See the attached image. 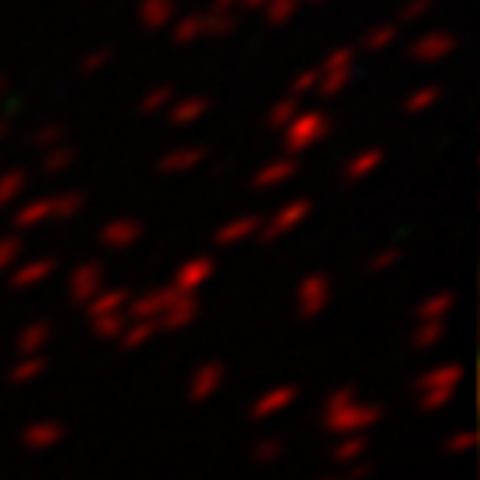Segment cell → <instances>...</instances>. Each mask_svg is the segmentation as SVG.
Masks as SVG:
<instances>
[{
  "mask_svg": "<svg viewBox=\"0 0 480 480\" xmlns=\"http://www.w3.org/2000/svg\"><path fill=\"white\" fill-rule=\"evenodd\" d=\"M4 96H7V75H0V103H4Z\"/></svg>",
  "mask_w": 480,
  "mask_h": 480,
  "instance_id": "obj_52",
  "label": "cell"
},
{
  "mask_svg": "<svg viewBox=\"0 0 480 480\" xmlns=\"http://www.w3.org/2000/svg\"><path fill=\"white\" fill-rule=\"evenodd\" d=\"M295 171H299V164H295V157H274L267 160L263 167H256L253 175V189L256 192H271V189H282V186H288L292 178H295Z\"/></svg>",
  "mask_w": 480,
  "mask_h": 480,
  "instance_id": "obj_16",
  "label": "cell"
},
{
  "mask_svg": "<svg viewBox=\"0 0 480 480\" xmlns=\"http://www.w3.org/2000/svg\"><path fill=\"white\" fill-rule=\"evenodd\" d=\"M239 0H214V7H224V11H235Z\"/></svg>",
  "mask_w": 480,
  "mask_h": 480,
  "instance_id": "obj_51",
  "label": "cell"
},
{
  "mask_svg": "<svg viewBox=\"0 0 480 480\" xmlns=\"http://www.w3.org/2000/svg\"><path fill=\"white\" fill-rule=\"evenodd\" d=\"M43 374H47V356H22V359L11 367L7 381L15 384V388H22V384H32L36 378H43Z\"/></svg>",
  "mask_w": 480,
  "mask_h": 480,
  "instance_id": "obj_32",
  "label": "cell"
},
{
  "mask_svg": "<svg viewBox=\"0 0 480 480\" xmlns=\"http://www.w3.org/2000/svg\"><path fill=\"white\" fill-rule=\"evenodd\" d=\"M378 420H381V406L359 402L356 388H338L324 402V427L331 434H342V438L346 434H367Z\"/></svg>",
  "mask_w": 480,
  "mask_h": 480,
  "instance_id": "obj_1",
  "label": "cell"
},
{
  "mask_svg": "<svg viewBox=\"0 0 480 480\" xmlns=\"http://www.w3.org/2000/svg\"><path fill=\"white\" fill-rule=\"evenodd\" d=\"M463 374H466L463 363H438V367L423 370V374L416 378V391H420L416 406H420L423 413H438V410H445L448 402L455 399V391H459Z\"/></svg>",
  "mask_w": 480,
  "mask_h": 480,
  "instance_id": "obj_3",
  "label": "cell"
},
{
  "mask_svg": "<svg viewBox=\"0 0 480 480\" xmlns=\"http://www.w3.org/2000/svg\"><path fill=\"white\" fill-rule=\"evenodd\" d=\"M452 310H455V292L438 288V292H431L416 303V320H445Z\"/></svg>",
  "mask_w": 480,
  "mask_h": 480,
  "instance_id": "obj_27",
  "label": "cell"
},
{
  "mask_svg": "<svg viewBox=\"0 0 480 480\" xmlns=\"http://www.w3.org/2000/svg\"><path fill=\"white\" fill-rule=\"evenodd\" d=\"M399 260H402V250H399V246H384L381 253L370 260V274H388L391 267H399Z\"/></svg>",
  "mask_w": 480,
  "mask_h": 480,
  "instance_id": "obj_47",
  "label": "cell"
},
{
  "mask_svg": "<svg viewBox=\"0 0 480 480\" xmlns=\"http://www.w3.org/2000/svg\"><path fill=\"white\" fill-rule=\"evenodd\" d=\"M317 68H303L295 79H292V86H288V96H295V100H303V96L317 93Z\"/></svg>",
  "mask_w": 480,
  "mask_h": 480,
  "instance_id": "obj_43",
  "label": "cell"
},
{
  "mask_svg": "<svg viewBox=\"0 0 480 480\" xmlns=\"http://www.w3.org/2000/svg\"><path fill=\"white\" fill-rule=\"evenodd\" d=\"M320 480H338V477H320Z\"/></svg>",
  "mask_w": 480,
  "mask_h": 480,
  "instance_id": "obj_55",
  "label": "cell"
},
{
  "mask_svg": "<svg viewBox=\"0 0 480 480\" xmlns=\"http://www.w3.org/2000/svg\"><path fill=\"white\" fill-rule=\"evenodd\" d=\"M367 448H370L367 434H346V438H342V445H335V463L352 466L356 459H363V455H367Z\"/></svg>",
  "mask_w": 480,
  "mask_h": 480,
  "instance_id": "obj_39",
  "label": "cell"
},
{
  "mask_svg": "<svg viewBox=\"0 0 480 480\" xmlns=\"http://www.w3.org/2000/svg\"><path fill=\"white\" fill-rule=\"evenodd\" d=\"M196 317H199V295L178 292V295L171 299V306H167L154 324H157V335L160 331H186L189 324H196Z\"/></svg>",
  "mask_w": 480,
  "mask_h": 480,
  "instance_id": "obj_15",
  "label": "cell"
},
{
  "mask_svg": "<svg viewBox=\"0 0 480 480\" xmlns=\"http://www.w3.org/2000/svg\"><path fill=\"white\" fill-rule=\"evenodd\" d=\"M303 4H324V0H303Z\"/></svg>",
  "mask_w": 480,
  "mask_h": 480,
  "instance_id": "obj_54",
  "label": "cell"
},
{
  "mask_svg": "<svg viewBox=\"0 0 480 480\" xmlns=\"http://www.w3.org/2000/svg\"><path fill=\"white\" fill-rule=\"evenodd\" d=\"M7 128H11V122H4V118H0V143L7 139Z\"/></svg>",
  "mask_w": 480,
  "mask_h": 480,
  "instance_id": "obj_53",
  "label": "cell"
},
{
  "mask_svg": "<svg viewBox=\"0 0 480 480\" xmlns=\"http://www.w3.org/2000/svg\"><path fill=\"white\" fill-rule=\"evenodd\" d=\"M331 295H335V285H331V278H327L324 271L306 274V278L295 285V310H299V317L303 320L320 317V314L327 310Z\"/></svg>",
  "mask_w": 480,
  "mask_h": 480,
  "instance_id": "obj_7",
  "label": "cell"
},
{
  "mask_svg": "<svg viewBox=\"0 0 480 480\" xmlns=\"http://www.w3.org/2000/svg\"><path fill=\"white\" fill-rule=\"evenodd\" d=\"M143 221L139 218H114V221H107L100 231H96V242L103 246V250H114V253H122V250H132L139 239H143Z\"/></svg>",
  "mask_w": 480,
  "mask_h": 480,
  "instance_id": "obj_11",
  "label": "cell"
},
{
  "mask_svg": "<svg viewBox=\"0 0 480 480\" xmlns=\"http://www.w3.org/2000/svg\"><path fill=\"white\" fill-rule=\"evenodd\" d=\"M317 96L335 100L338 93H346L356 75V47H335L324 61L317 64Z\"/></svg>",
  "mask_w": 480,
  "mask_h": 480,
  "instance_id": "obj_6",
  "label": "cell"
},
{
  "mask_svg": "<svg viewBox=\"0 0 480 480\" xmlns=\"http://www.w3.org/2000/svg\"><path fill=\"white\" fill-rule=\"evenodd\" d=\"M167 32H171V43H175V47H192L196 39H203V15H178V18L167 26Z\"/></svg>",
  "mask_w": 480,
  "mask_h": 480,
  "instance_id": "obj_29",
  "label": "cell"
},
{
  "mask_svg": "<svg viewBox=\"0 0 480 480\" xmlns=\"http://www.w3.org/2000/svg\"><path fill=\"white\" fill-rule=\"evenodd\" d=\"M459 50V39L445 29H431L423 32V36H416L413 47H410V58L416 64H442L448 61L452 54Z\"/></svg>",
  "mask_w": 480,
  "mask_h": 480,
  "instance_id": "obj_9",
  "label": "cell"
},
{
  "mask_svg": "<svg viewBox=\"0 0 480 480\" xmlns=\"http://www.w3.org/2000/svg\"><path fill=\"white\" fill-rule=\"evenodd\" d=\"M175 96L178 93H175L171 82H160V86H154V90H146V93L139 96V114H160V111H167Z\"/></svg>",
  "mask_w": 480,
  "mask_h": 480,
  "instance_id": "obj_37",
  "label": "cell"
},
{
  "mask_svg": "<svg viewBox=\"0 0 480 480\" xmlns=\"http://www.w3.org/2000/svg\"><path fill=\"white\" fill-rule=\"evenodd\" d=\"M431 7H434V0H406L402 11H399V26H413L420 18H427Z\"/></svg>",
  "mask_w": 480,
  "mask_h": 480,
  "instance_id": "obj_46",
  "label": "cell"
},
{
  "mask_svg": "<svg viewBox=\"0 0 480 480\" xmlns=\"http://www.w3.org/2000/svg\"><path fill=\"white\" fill-rule=\"evenodd\" d=\"M299 111H303V103H299L295 96H282V100H274L271 111H267V128L282 135V132L288 128V122H292Z\"/></svg>",
  "mask_w": 480,
  "mask_h": 480,
  "instance_id": "obj_33",
  "label": "cell"
},
{
  "mask_svg": "<svg viewBox=\"0 0 480 480\" xmlns=\"http://www.w3.org/2000/svg\"><path fill=\"white\" fill-rule=\"evenodd\" d=\"M267 7V0H239L235 4V11H242V15H260Z\"/></svg>",
  "mask_w": 480,
  "mask_h": 480,
  "instance_id": "obj_49",
  "label": "cell"
},
{
  "mask_svg": "<svg viewBox=\"0 0 480 480\" xmlns=\"http://www.w3.org/2000/svg\"><path fill=\"white\" fill-rule=\"evenodd\" d=\"M310 214H314V199H310V196H292L271 218L260 221V231H256V235H260L263 246H274V242H282L285 235H292L299 224L310 221Z\"/></svg>",
  "mask_w": 480,
  "mask_h": 480,
  "instance_id": "obj_5",
  "label": "cell"
},
{
  "mask_svg": "<svg viewBox=\"0 0 480 480\" xmlns=\"http://www.w3.org/2000/svg\"><path fill=\"white\" fill-rule=\"evenodd\" d=\"M39 167L47 171V175H61V171H68L71 164H75V157H79V150L71 146V143H61V146H54V150H43L39 154Z\"/></svg>",
  "mask_w": 480,
  "mask_h": 480,
  "instance_id": "obj_35",
  "label": "cell"
},
{
  "mask_svg": "<svg viewBox=\"0 0 480 480\" xmlns=\"http://www.w3.org/2000/svg\"><path fill=\"white\" fill-rule=\"evenodd\" d=\"M125 324H128L125 314H103V317L90 320L93 335H96V338H103V342H107V338H114V342H118V335L125 331Z\"/></svg>",
  "mask_w": 480,
  "mask_h": 480,
  "instance_id": "obj_42",
  "label": "cell"
},
{
  "mask_svg": "<svg viewBox=\"0 0 480 480\" xmlns=\"http://www.w3.org/2000/svg\"><path fill=\"white\" fill-rule=\"evenodd\" d=\"M154 335H157V324H154V320H128L125 331L118 335V346L125 352H135V349H143Z\"/></svg>",
  "mask_w": 480,
  "mask_h": 480,
  "instance_id": "obj_31",
  "label": "cell"
},
{
  "mask_svg": "<svg viewBox=\"0 0 480 480\" xmlns=\"http://www.w3.org/2000/svg\"><path fill=\"white\" fill-rule=\"evenodd\" d=\"M438 100H442V86H434V82L416 86L413 93L402 100V114H423V111H431Z\"/></svg>",
  "mask_w": 480,
  "mask_h": 480,
  "instance_id": "obj_34",
  "label": "cell"
},
{
  "mask_svg": "<svg viewBox=\"0 0 480 480\" xmlns=\"http://www.w3.org/2000/svg\"><path fill=\"white\" fill-rule=\"evenodd\" d=\"M282 455H285V442H282V438H267V442H260V445L253 448V459L260 466H271V463H278Z\"/></svg>",
  "mask_w": 480,
  "mask_h": 480,
  "instance_id": "obj_45",
  "label": "cell"
},
{
  "mask_svg": "<svg viewBox=\"0 0 480 480\" xmlns=\"http://www.w3.org/2000/svg\"><path fill=\"white\" fill-rule=\"evenodd\" d=\"M164 114H167V122L175 128H189L210 114V100L207 96H175Z\"/></svg>",
  "mask_w": 480,
  "mask_h": 480,
  "instance_id": "obj_19",
  "label": "cell"
},
{
  "mask_svg": "<svg viewBox=\"0 0 480 480\" xmlns=\"http://www.w3.org/2000/svg\"><path fill=\"white\" fill-rule=\"evenodd\" d=\"M381 164H384L381 146H367V150H359L356 157L346 160V167H342V182H346V186H359V182H367Z\"/></svg>",
  "mask_w": 480,
  "mask_h": 480,
  "instance_id": "obj_20",
  "label": "cell"
},
{
  "mask_svg": "<svg viewBox=\"0 0 480 480\" xmlns=\"http://www.w3.org/2000/svg\"><path fill=\"white\" fill-rule=\"evenodd\" d=\"M29 189V171L26 167H7L0 171V210H11Z\"/></svg>",
  "mask_w": 480,
  "mask_h": 480,
  "instance_id": "obj_26",
  "label": "cell"
},
{
  "mask_svg": "<svg viewBox=\"0 0 480 480\" xmlns=\"http://www.w3.org/2000/svg\"><path fill=\"white\" fill-rule=\"evenodd\" d=\"M135 15H139V26H143V29L160 32L178 18V7H175V0H139Z\"/></svg>",
  "mask_w": 480,
  "mask_h": 480,
  "instance_id": "obj_23",
  "label": "cell"
},
{
  "mask_svg": "<svg viewBox=\"0 0 480 480\" xmlns=\"http://www.w3.org/2000/svg\"><path fill=\"white\" fill-rule=\"evenodd\" d=\"M86 210V196L82 192H50V196H36L26 199L22 207H15V231H29L47 221H71Z\"/></svg>",
  "mask_w": 480,
  "mask_h": 480,
  "instance_id": "obj_2",
  "label": "cell"
},
{
  "mask_svg": "<svg viewBox=\"0 0 480 480\" xmlns=\"http://www.w3.org/2000/svg\"><path fill=\"white\" fill-rule=\"evenodd\" d=\"M64 442V423L58 420H36L22 431V445L32 448V452H47V448L61 445Z\"/></svg>",
  "mask_w": 480,
  "mask_h": 480,
  "instance_id": "obj_22",
  "label": "cell"
},
{
  "mask_svg": "<svg viewBox=\"0 0 480 480\" xmlns=\"http://www.w3.org/2000/svg\"><path fill=\"white\" fill-rule=\"evenodd\" d=\"M214 274H218V260H214L210 253L189 256L186 263H178V271H175V282H171V288L199 295V288L207 285V282H210Z\"/></svg>",
  "mask_w": 480,
  "mask_h": 480,
  "instance_id": "obj_10",
  "label": "cell"
},
{
  "mask_svg": "<svg viewBox=\"0 0 480 480\" xmlns=\"http://www.w3.org/2000/svg\"><path fill=\"white\" fill-rule=\"evenodd\" d=\"M178 295V288L171 285H157V288H146V292H139V295H132L125 306V317L128 320H157L167 306H171V299Z\"/></svg>",
  "mask_w": 480,
  "mask_h": 480,
  "instance_id": "obj_12",
  "label": "cell"
},
{
  "mask_svg": "<svg viewBox=\"0 0 480 480\" xmlns=\"http://www.w3.org/2000/svg\"><path fill=\"white\" fill-rule=\"evenodd\" d=\"M299 7H303V0H267V7L260 11L271 26H288L295 15H299Z\"/></svg>",
  "mask_w": 480,
  "mask_h": 480,
  "instance_id": "obj_40",
  "label": "cell"
},
{
  "mask_svg": "<svg viewBox=\"0 0 480 480\" xmlns=\"http://www.w3.org/2000/svg\"><path fill=\"white\" fill-rule=\"evenodd\" d=\"M61 143H68V128L64 125H39L32 132V150H36V154L54 150V146H61Z\"/></svg>",
  "mask_w": 480,
  "mask_h": 480,
  "instance_id": "obj_41",
  "label": "cell"
},
{
  "mask_svg": "<svg viewBox=\"0 0 480 480\" xmlns=\"http://www.w3.org/2000/svg\"><path fill=\"white\" fill-rule=\"evenodd\" d=\"M203 160H207V150H203V146H175V150H167V154L157 160V167L160 175H189Z\"/></svg>",
  "mask_w": 480,
  "mask_h": 480,
  "instance_id": "obj_21",
  "label": "cell"
},
{
  "mask_svg": "<svg viewBox=\"0 0 480 480\" xmlns=\"http://www.w3.org/2000/svg\"><path fill=\"white\" fill-rule=\"evenodd\" d=\"M470 445H474V431H470V427H463V431H455V434H448L445 438L448 452H466Z\"/></svg>",
  "mask_w": 480,
  "mask_h": 480,
  "instance_id": "obj_48",
  "label": "cell"
},
{
  "mask_svg": "<svg viewBox=\"0 0 480 480\" xmlns=\"http://www.w3.org/2000/svg\"><path fill=\"white\" fill-rule=\"evenodd\" d=\"M224 378H228V367H224L221 359H207V363H199L189 378V399L192 402H207V399H214V395L224 388Z\"/></svg>",
  "mask_w": 480,
  "mask_h": 480,
  "instance_id": "obj_14",
  "label": "cell"
},
{
  "mask_svg": "<svg viewBox=\"0 0 480 480\" xmlns=\"http://www.w3.org/2000/svg\"><path fill=\"white\" fill-rule=\"evenodd\" d=\"M239 26V15L235 11H224V7H210V11H203V36H210V39H224V36H231Z\"/></svg>",
  "mask_w": 480,
  "mask_h": 480,
  "instance_id": "obj_30",
  "label": "cell"
},
{
  "mask_svg": "<svg viewBox=\"0 0 480 480\" xmlns=\"http://www.w3.org/2000/svg\"><path fill=\"white\" fill-rule=\"evenodd\" d=\"M111 61H114V50H111V47H96L93 54H86V58L79 61V71H82V75H100Z\"/></svg>",
  "mask_w": 480,
  "mask_h": 480,
  "instance_id": "obj_44",
  "label": "cell"
},
{
  "mask_svg": "<svg viewBox=\"0 0 480 480\" xmlns=\"http://www.w3.org/2000/svg\"><path fill=\"white\" fill-rule=\"evenodd\" d=\"M399 36H402V26H399V22H381V26H374V29L363 32L359 50H363V54H381V50H388V47H395Z\"/></svg>",
  "mask_w": 480,
  "mask_h": 480,
  "instance_id": "obj_28",
  "label": "cell"
},
{
  "mask_svg": "<svg viewBox=\"0 0 480 480\" xmlns=\"http://www.w3.org/2000/svg\"><path fill=\"white\" fill-rule=\"evenodd\" d=\"M103 288H107V267H103L100 260H86V263H79V267L71 271V278H68V299H71L75 306H86V303H93Z\"/></svg>",
  "mask_w": 480,
  "mask_h": 480,
  "instance_id": "obj_8",
  "label": "cell"
},
{
  "mask_svg": "<svg viewBox=\"0 0 480 480\" xmlns=\"http://www.w3.org/2000/svg\"><path fill=\"white\" fill-rule=\"evenodd\" d=\"M128 299H132V292H128V288L111 285V288H103V292L96 295L93 303H86L82 310H86V317H90V320L103 317V314H125Z\"/></svg>",
  "mask_w": 480,
  "mask_h": 480,
  "instance_id": "obj_25",
  "label": "cell"
},
{
  "mask_svg": "<svg viewBox=\"0 0 480 480\" xmlns=\"http://www.w3.org/2000/svg\"><path fill=\"white\" fill-rule=\"evenodd\" d=\"M26 256V239L15 231V235H0V274H11Z\"/></svg>",
  "mask_w": 480,
  "mask_h": 480,
  "instance_id": "obj_38",
  "label": "cell"
},
{
  "mask_svg": "<svg viewBox=\"0 0 480 480\" xmlns=\"http://www.w3.org/2000/svg\"><path fill=\"white\" fill-rule=\"evenodd\" d=\"M442 338H445V320H416V331H413L416 352H431Z\"/></svg>",
  "mask_w": 480,
  "mask_h": 480,
  "instance_id": "obj_36",
  "label": "cell"
},
{
  "mask_svg": "<svg viewBox=\"0 0 480 480\" xmlns=\"http://www.w3.org/2000/svg\"><path fill=\"white\" fill-rule=\"evenodd\" d=\"M331 114L327 111H317V107H310V111H299L288 128L282 132V143H285V157H299V154H306V150H314L317 143H324L327 135H331Z\"/></svg>",
  "mask_w": 480,
  "mask_h": 480,
  "instance_id": "obj_4",
  "label": "cell"
},
{
  "mask_svg": "<svg viewBox=\"0 0 480 480\" xmlns=\"http://www.w3.org/2000/svg\"><path fill=\"white\" fill-rule=\"evenodd\" d=\"M260 214H239V218H231V221H224L218 231H214V246L218 250H228V246H242V242H250L256 231H260Z\"/></svg>",
  "mask_w": 480,
  "mask_h": 480,
  "instance_id": "obj_18",
  "label": "cell"
},
{
  "mask_svg": "<svg viewBox=\"0 0 480 480\" xmlns=\"http://www.w3.org/2000/svg\"><path fill=\"white\" fill-rule=\"evenodd\" d=\"M50 338H54V324L50 320H32V324H26L18 331L15 346H18L22 356H43V349L50 346Z\"/></svg>",
  "mask_w": 480,
  "mask_h": 480,
  "instance_id": "obj_24",
  "label": "cell"
},
{
  "mask_svg": "<svg viewBox=\"0 0 480 480\" xmlns=\"http://www.w3.org/2000/svg\"><path fill=\"white\" fill-rule=\"evenodd\" d=\"M295 399H299V388H295V384H274V388H267L253 406H250V416H253V420H271V416L285 413Z\"/></svg>",
  "mask_w": 480,
  "mask_h": 480,
  "instance_id": "obj_17",
  "label": "cell"
},
{
  "mask_svg": "<svg viewBox=\"0 0 480 480\" xmlns=\"http://www.w3.org/2000/svg\"><path fill=\"white\" fill-rule=\"evenodd\" d=\"M54 274H58V256H32V260H22L7 278H11V288L29 292V288L47 285Z\"/></svg>",
  "mask_w": 480,
  "mask_h": 480,
  "instance_id": "obj_13",
  "label": "cell"
},
{
  "mask_svg": "<svg viewBox=\"0 0 480 480\" xmlns=\"http://www.w3.org/2000/svg\"><path fill=\"white\" fill-rule=\"evenodd\" d=\"M363 477H370V463H352L346 480H363Z\"/></svg>",
  "mask_w": 480,
  "mask_h": 480,
  "instance_id": "obj_50",
  "label": "cell"
}]
</instances>
